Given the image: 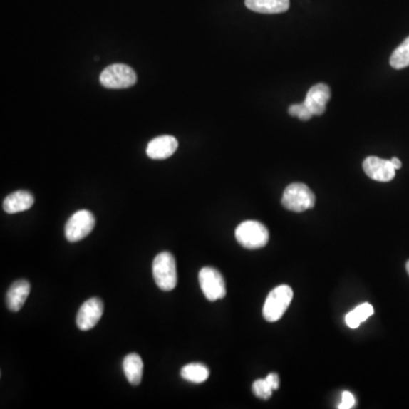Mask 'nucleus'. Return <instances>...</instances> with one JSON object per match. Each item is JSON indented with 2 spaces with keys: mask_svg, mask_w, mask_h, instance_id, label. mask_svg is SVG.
<instances>
[{
  "mask_svg": "<svg viewBox=\"0 0 409 409\" xmlns=\"http://www.w3.org/2000/svg\"><path fill=\"white\" fill-rule=\"evenodd\" d=\"M152 275L158 288L163 291H171L177 286V263L171 252H160L155 257Z\"/></svg>",
  "mask_w": 409,
  "mask_h": 409,
  "instance_id": "nucleus-1",
  "label": "nucleus"
},
{
  "mask_svg": "<svg viewBox=\"0 0 409 409\" xmlns=\"http://www.w3.org/2000/svg\"><path fill=\"white\" fill-rule=\"evenodd\" d=\"M294 298V291L289 286H279L273 289L264 304L263 315L267 322H276L284 316Z\"/></svg>",
  "mask_w": 409,
  "mask_h": 409,
  "instance_id": "nucleus-2",
  "label": "nucleus"
},
{
  "mask_svg": "<svg viewBox=\"0 0 409 409\" xmlns=\"http://www.w3.org/2000/svg\"><path fill=\"white\" fill-rule=\"evenodd\" d=\"M316 198L313 191L304 183H291L286 187L282 197V204L294 213H301L314 207Z\"/></svg>",
  "mask_w": 409,
  "mask_h": 409,
  "instance_id": "nucleus-3",
  "label": "nucleus"
},
{
  "mask_svg": "<svg viewBox=\"0 0 409 409\" xmlns=\"http://www.w3.org/2000/svg\"><path fill=\"white\" fill-rule=\"evenodd\" d=\"M236 239L246 249H259L266 246L269 233L267 227L259 222L246 221L237 227Z\"/></svg>",
  "mask_w": 409,
  "mask_h": 409,
  "instance_id": "nucleus-4",
  "label": "nucleus"
},
{
  "mask_svg": "<svg viewBox=\"0 0 409 409\" xmlns=\"http://www.w3.org/2000/svg\"><path fill=\"white\" fill-rule=\"evenodd\" d=\"M99 81L107 89H126L135 86L137 74L128 65L113 64L101 72Z\"/></svg>",
  "mask_w": 409,
  "mask_h": 409,
  "instance_id": "nucleus-5",
  "label": "nucleus"
},
{
  "mask_svg": "<svg viewBox=\"0 0 409 409\" xmlns=\"http://www.w3.org/2000/svg\"><path fill=\"white\" fill-rule=\"evenodd\" d=\"M95 225L93 214L82 209L71 216L65 225V237L70 242H78L89 236Z\"/></svg>",
  "mask_w": 409,
  "mask_h": 409,
  "instance_id": "nucleus-6",
  "label": "nucleus"
},
{
  "mask_svg": "<svg viewBox=\"0 0 409 409\" xmlns=\"http://www.w3.org/2000/svg\"><path fill=\"white\" fill-rule=\"evenodd\" d=\"M200 284L204 297L209 301L222 299L227 294L225 281L221 273L213 267H204L200 272Z\"/></svg>",
  "mask_w": 409,
  "mask_h": 409,
  "instance_id": "nucleus-7",
  "label": "nucleus"
},
{
  "mask_svg": "<svg viewBox=\"0 0 409 409\" xmlns=\"http://www.w3.org/2000/svg\"><path fill=\"white\" fill-rule=\"evenodd\" d=\"M104 313V303L99 298H90L81 306L76 315V326L81 331L95 328Z\"/></svg>",
  "mask_w": 409,
  "mask_h": 409,
  "instance_id": "nucleus-8",
  "label": "nucleus"
},
{
  "mask_svg": "<svg viewBox=\"0 0 409 409\" xmlns=\"http://www.w3.org/2000/svg\"><path fill=\"white\" fill-rule=\"evenodd\" d=\"M363 168L368 177L378 182H389L395 175V170L391 160L370 156L363 163Z\"/></svg>",
  "mask_w": 409,
  "mask_h": 409,
  "instance_id": "nucleus-9",
  "label": "nucleus"
},
{
  "mask_svg": "<svg viewBox=\"0 0 409 409\" xmlns=\"http://www.w3.org/2000/svg\"><path fill=\"white\" fill-rule=\"evenodd\" d=\"M331 98V89L328 84L317 83L309 90L304 104L314 116L323 115Z\"/></svg>",
  "mask_w": 409,
  "mask_h": 409,
  "instance_id": "nucleus-10",
  "label": "nucleus"
},
{
  "mask_svg": "<svg viewBox=\"0 0 409 409\" xmlns=\"http://www.w3.org/2000/svg\"><path fill=\"white\" fill-rule=\"evenodd\" d=\"M179 143L173 135H160L155 138L147 147V155L152 160H166L177 152Z\"/></svg>",
  "mask_w": 409,
  "mask_h": 409,
  "instance_id": "nucleus-11",
  "label": "nucleus"
},
{
  "mask_svg": "<svg viewBox=\"0 0 409 409\" xmlns=\"http://www.w3.org/2000/svg\"><path fill=\"white\" fill-rule=\"evenodd\" d=\"M30 291H31V286L26 280H19L11 284L6 296V304L9 311H20L23 305L26 304Z\"/></svg>",
  "mask_w": 409,
  "mask_h": 409,
  "instance_id": "nucleus-12",
  "label": "nucleus"
},
{
  "mask_svg": "<svg viewBox=\"0 0 409 409\" xmlns=\"http://www.w3.org/2000/svg\"><path fill=\"white\" fill-rule=\"evenodd\" d=\"M34 197L26 190L15 191L4 200L3 208L7 214H17L30 209L33 206Z\"/></svg>",
  "mask_w": 409,
  "mask_h": 409,
  "instance_id": "nucleus-13",
  "label": "nucleus"
},
{
  "mask_svg": "<svg viewBox=\"0 0 409 409\" xmlns=\"http://www.w3.org/2000/svg\"><path fill=\"white\" fill-rule=\"evenodd\" d=\"M244 5L250 11L261 14H280L288 11L290 0H244Z\"/></svg>",
  "mask_w": 409,
  "mask_h": 409,
  "instance_id": "nucleus-14",
  "label": "nucleus"
},
{
  "mask_svg": "<svg viewBox=\"0 0 409 409\" xmlns=\"http://www.w3.org/2000/svg\"><path fill=\"white\" fill-rule=\"evenodd\" d=\"M123 371L132 385H139L143 381V362L138 353H129L123 361Z\"/></svg>",
  "mask_w": 409,
  "mask_h": 409,
  "instance_id": "nucleus-15",
  "label": "nucleus"
},
{
  "mask_svg": "<svg viewBox=\"0 0 409 409\" xmlns=\"http://www.w3.org/2000/svg\"><path fill=\"white\" fill-rule=\"evenodd\" d=\"M181 376L187 381L200 384L207 381L209 370L207 366L200 363H192V364L185 365V368L181 370Z\"/></svg>",
  "mask_w": 409,
  "mask_h": 409,
  "instance_id": "nucleus-16",
  "label": "nucleus"
},
{
  "mask_svg": "<svg viewBox=\"0 0 409 409\" xmlns=\"http://www.w3.org/2000/svg\"><path fill=\"white\" fill-rule=\"evenodd\" d=\"M374 314V309L373 306L368 303L362 304V305L357 306L356 309L353 311H349L346 315V323L351 328H358L363 322L368 320V317Z\"/></svg>",
  "mask_w": 409,
  "mask_h": 409,
  "instance_id": "nucleus-17",
  "label": "nucleus"
},
{
  "mask_svg": "<svg viewBox=\"0 0 409 409\" xmlns=\"http://www.w3.org/2000/svg\"><path fill=\"white\" fill-rule=\"evenodd\" d=\"M390 65L395 70L409 66V37L404 40L399 47L395 48L390 58Z\"/></svg>",
  "mask_w": 409,
  "mask_h": 409,
  "instance_id": "nucleus-18",
  "label": "nucleus"
},
{
  "mask_svg": "<svg viewBox=\"0 0 409 409\" xmlns=\"http://www.w3.org/2000/svg\"><path fill=\"white\" fill-rule=\"evenodd\" d=\"M252 393H255L256 397L261 399H269L273 393V388L269 385L266 378L264 380H257L252 384Z\"/></svg>",
  "mask_w": 409,
  "mask_h": 409,
  "instance_id": "nucleus-19",
  "label": "nucleus"
},
{
  "mask_svg": "<svg viewBox=\"0 0 409 409\" xmlns=\"http://www.w3.org/2000/svg\"><path fill=\"white\" fill-rule=\"evenodd\" d=\"M288 112L290 115L294 116V118H298L301 121H309L314 116L304 103L303 104L291 105V106L289 107Z\"/></svg>",
  "mask_w": 409,
  "mask_h": 409,
  "instance_id": "nucleus-20",
  "label": "nucleus"
},
{
  "mask_svg": "<svg viewBox=\"0 0 409 409\" xmlns=\"http://www.w3.org/2000/svg\"><path fill=\"white\" fill-rule=\"evenodd\" d=\"M355 397H353V393H348V391H345V393H342V401L341 404L339 405L340 409H351L355 407Z\"/></svg>",
  "mask_w": 409,
  "mask_h": 409,
  "instance_id": "nucleus-21",
  "label": "nucleus"
},
{
  "mask_svg": "<svg viewBox=\"0 0 409 409\" xmlns=\"http://www.w3.org/2000/svg\"><path fill=\"white\" fill-rule=\"evenodd\" d=\"M267 382H269V385L273 388V390H278L279 385H280V378H279L278 374L276 373H271L266 376Z\"/></svg>",
  "mask_w": 409,
  "mask_h": 409,
  "instance_id": "nucleus-22",
  "label": "nucleus"
},
{
  "mask_svg": "<svg viewBox=\"0 0 409 409\" xmlns=\"http://www.w3.org/2000/svg\"><path fill=\"white\" fill-rule=\"evenodd\" d=\"M391 160V163H393V167H395V170H400L401 165H403V164H401L400 160H398L397 157H393V160Z\"/></svg>",
  "mask_w": 409,
  "mask_h": 409,
  "instance_id": "nucleus-23",
  "label": "nucleus"
},
{
  "mask_svg": "<svg viewBox=\"0 0 409 409\" xmlns=\"http://www.w3.org/2000/svg\"><path fill=\"white\" fill-rule=\"evenodd\" d=\"M406 269H407V273H408V274H409V261L407 262Z\"/></svg>",
  "mask_w": 409,
  "mask_h": 409,
  "instance_id": "nucleus-24",
  "label": "nucleus"
}]
</instances>
